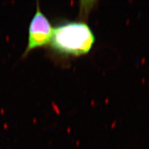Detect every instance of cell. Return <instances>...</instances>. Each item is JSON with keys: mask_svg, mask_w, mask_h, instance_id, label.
Wrapping results in <instances>:
<instances>
[{"mask_svg": "<svg viewBox=\"0 0 149 149\" xmlns=\"http://www.w3.org/2000/svg\"><path fill=\"white\" fill-rule=\"evenodd\" d=\"M95 42V34L87 24L67 21L54 28L50 44L60 54L80 56L89 52Z\"/></svg>", "mask_w": 149, "mask_h": 149, "instance_id": "obj_1", "label": "cell"}, {"mask_svg": "<svg viewBox=\"0 0 149 149\" xmlns=\"http://www.w3.org/2000/svg\"><path fill=\"white\" fill-rule=\"evenodd\" d=\"M53 31L50 22L41 11L37 3L36 13L29 24L27 45L23 54V57H25L33 49L50 43Z\"/></svg>", "mask_w": 149, "mask_h": 149, "instance_id": "obj_2", "label": "cell"}]
</instances>
